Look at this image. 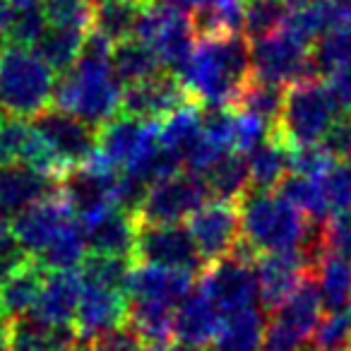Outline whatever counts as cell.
Here are the masks:
<instances>
[{
    "label": "cell",
    "instance_id": "obj_12",
    "mask_svg": "<svg viewBox=\"0 0 351 351\" xmlns=\"http://www.w3.org/2000/svg\"><path fill=\"white\" fill-rule=\"evenodd\" d=\"M135 265L183 269V272H205L200 253L191 239V231L176 226H137Z\"/></svg>",
    "mask_w": 351,
    "mask_h": 351
},
{
    "label": "cell",
    "instance_id": "obj_4",
    "mask_svg": "<svg viewBox=\"0 0 351 351\" xmlns=\"http://www.w3.org/2000/svg\"><path fill=\"white\" fill-rule=\"evenodd\" d=\"M56 70L36 51L0 49V111L15 118H39L56 97Z\"/></svg>",
    "mask_w": 351,
    "mask_h": 351
},
{
    "label": "cell",
    "instance_id": "obj_20",
    "mask_svg": "<svg viewBox=\"0 0 351 351\" xmlns=\"http://www.w3.org/2000/svg\"><path fill=\"white\" fill-rule=\"evenodd\" d=\"M82 287L80 272H49L29 317L51 327L73 325L82 298Z\"/></svg>",
    "mask_w": 351,
    "mask_h": 351
},
{
    "label": "cell",
    "instance_id": "obj_8",
    "mask_svg": "<svg viewBox=\"0 0 351 351\" xmlns=\"http://www.w3.org/2000/svg\"><path fill=\"white\" fill-rule=\"evenodd\" d=\"M253 77L277 87H293L306 80H317V65L311 46H303L287 32L258 39L250 46Z\"/></svg>",
    "mask_w": 351,
    "mask_h": 351
},
{
    "label": "cell",
    "instance_id": "obj_55",
    "mask_svg": "<svg viewBox=\"0 0 351 351\" xmlns=\"http://www.w3.org/2000/svg\"><path fill=\"white\" fill-rule=\"evenodd\" d=\"M349 315H351V298H349Z\"/></svg>",
    "mask_w": 351,
    "mask_h": 351
},
{
    "label": "cell",
    "instance_id": "obj_28",
    "mask_svg": "<svg viewBox=\"0 0 351 351\" xmlns=\"http://www.w3.org/2000/svg\"><path fill=\"white\" fill-rule=\"evenodd\" d=\"M191 25L200 39L241 34L245 27V0H217L210 8L191 12Z\"/></svg>",
    "mask_w": 351,
    "mask_h": 351
},
{
    "label": "cell",
    "instance_id": "obj_16",
    "mask_svg": "<svg viewBox=\"0 0 351 351\" xmlns=\"http://www.w3.org/2000/svg\"><path fill=\"white\" fill-rule=\"evenodd\" d=\"M193 277L195 274L183 269L152 267V265H135L128 279V301L142 306H159L178 311L181 303L191 296Z\"/></svg>",
    "mask_w": 351,
    "mask_h": 351
},
{
    "label": "cell",
    "instance_id": "obj_50",
    "mask_svg": "<svg viewBox=\"0 0 351 351\" xmlns=\"http://www.w3.org/2000/svg\"><path fill=\"white\" fill-rule=\"evenodd\" d=\"M332 29L351 27V0H320Z\"/></svg>",
    "mask_w": 351,
    "mask_h": 351
},
{
    "label": "cell",
    "instance_id": "obj_22",
    "mask_svg": "<svg viewBox=\"0 0 351 351\" xmlns=\"http://www.w3.org/2000/svg\"><path fill=\"white\" fill-rule=\"evenodd\" d=\"M84 234H87L89 253L94 255H116V258H132L135 255L137 241V221L132 215L118 210H108L106 215L87 221Z\"/></svg>",
    "mask_w": 351,
    "mask_h": 351
},
{
    "label": "cell",
    "instance_id": "obj_21",
    "mask_svg": "<svg viewBox=\"0 0 351 351\" xmlns=\"http://www.w3.org/2000/svg\"><path fill=\"white\" fill-rule=\"evenodd\" d=\"M221 317L217 306L197 289L195 293L181 303V308L176 311L173 320V337L178 344L188 346L193 351H200L205 346L215 344L217 335H219Z\"/></svg>",
    "mask_w": 351,
    "mask_h": 351
},
{
    "label": "cell",
    "instance_id": "obj_6",
    "mask_svg": "<svg viewBox=\"0 0 351 351\" xmlns=\"http://www.w3.org/2000/svg\"><path fill=\"white\" fill-rule=\"evenodd\" d=\"M255 263H258V253L243 241H239L229 258L207 265L200 277V291L215 303L219 313L234 315V313L248 311L260 296L258 269L253 267Z\"/></svg>",
    "mask_w": 351,
    "mask_h": 351
},
{
    "label": "cell",
    "instance_id": "obj_5",
    "mask_svg": "<svg viewBox=\"0 0 351 351\" xmlns=\"http://www.w3.org/2000/svg\"><path fill=\"white\" fill-rule=\"evenodd\" d=\"M341 111L344 108L339 106L330 84L320 80H306L287 89L282 116L272 128V135L289 149L317 145Z\"/></svg>",
    "mask_w": 351,
    "mask_h": 351
},
{
    "label": "cell",
    "instance_id": "obj_13",
    "mask_svg": "<svg viewBox=\"0 0 351 351\" xmlns=\"http://www.w3.org/2000/svg\"><path fill=\"white\" fill-rule=\"evenodd\" d=\"M75 219L68 202L60 197V193L46 197V200L32 205L29 210L12 217L10 229L15 245L25 258L39 260L51 248L56 239L68 229Z\"/></svg>",
    "mask_w": 351,
    "mask_h": 351
},
{
    "label": "cell",
    "instance_id": "obj_19",
    "mask_svg": "<svg viewBox=\"0 0 351 351\" xmlns=\"http://www.w3.org/2000/svg\"><path fill=\"white\" fill-rule=\"evenodd\" d=\"M60 183L27 164L0 169V210L5 215H20L32 205L58 193Z\"/></svg>",
    "mask_w": 351,
    "mask_h": 351
},
{
    "label": "cell",
    "instance_id": "obj_42",
    "mask_svg": "<svg viewBox=\"0 0 351 351\" xmlns=\"http://www.w3.org/2000/svg\"><path fill=\"white\" fill-rule=\"evenodd\" d=\"M49 29V22L41 8H32V10H20L15 12L10 25V34L8 41L10 46H22V49H36V44L41 41V36Z\"/></svg>",
    "mask_w": 351,
    "mask_h": 351
},
{
    "label": "cell",
    "instance_id": "obj_46",
    "mask_svg": "<svg viewBox=\"0 0 351 351\" xmlns=\"http://www.w3.org/2000/svg\"><path fill=\"white\" fill-rule=\"evenodd\" d=\"M332 212H351V164H337L322 178Z\"/></svg>",
    "mask_w": 351,
    "mask_h": 351
},
{
    "label": "cell",
    "instance_id": "obj_52",
    "mask_svg": "<svg viewBox=\"0 0 351 351\" xmlns=\"http://www.w3.org/2000/svg\"><path fill=\"white\" fill-rule=\"evenodd\" d=\"M22 258H25V255H22ZM22 258H0V287H3V282L8 279L10 269L15 267V265L20 263Z\"/></svg>",
    "mask_w": 351,
    "mask_h": 351
},
{
    "label": "cell",
    "instance_id": "obj_23",
    "mask_svg": "<svg viewBox=\"0 0 351 351\" xmlns=\"http://www.w3.org/2000/svg\"><path fill=\"white\" fill-rule=\"evenodd\" d=\"M320 311H322L320 287H317L315 277L311 272L301 282V287L289 296V301L277 313H272V320H277L279 325H284L296 337H301L303 341H308L317 330Z\"/></svg>",
    "mask_w": 351,
    "mask_h": 351
},
{
    "label": "cell",
    "instance_id": "obj_1",
    "mask_svg": "<svg viewBox=\"0 0 351 351\" xmlns=\"http://www.w3.org/2000/svg\"><path fill=\"white\" fill-rule=\"evenodd\" d=\"M113 44L97 32L87 36L80 60L56 82L53 104L94 128L106 125L121 111L123 89L111 65Z\"/></svg>",
    "mask_w": 351,
    "mask_h": 351
},
{
    "label": "cell",
    "instance_id": "obj_17",
    "mask_svg": "<svg viewBox=\"0 0 351 351\" xmlns=\"http://www.w3.org/2000/svg\"><path fill=\"white\" fill-rule=\"evenodd\" d=\"M311 272H313V263L306 250L260 255L258 284H260V301H263L265 311L277 313Z\"/></svg>",
    "mask_w": 351,
    "mask_h": 351
},
{
    "label": "cell",
    "instance_id": "obj_30",
    "mask_svg": "<svg viewBox=\"0 0 351 351\" xmlns=\"http://www.w3.org/2000/svg\"><path fill=\"white\" fill-rule=\"evenodd\" d=\"M320 296L330 311H341L351 298V260L332 253H320L313 267Z\"/></svg>",
    "mask_w": 351,
    "mask_h": 351
},
{
    "label": "cell",
    "instance_id": "obj_3",
    "mask_svg": "<svg viewBox=\"0 0 351 351\" xmlns=\"http://www.w3.org/2000/svg\"><path fill=\"white\" fill-rule=\"evenodd\" d=\"M181 80L195 104L231 108L241 89L253 80L248 36L236 34L200 39L186 70L181 73Z\"/></svg>",
    "mask_w": 351,
    "mask_h": 351
},
{
    "label": "cell",
    "instance_id": "obj_15",
    "mask_svg": "<svg viewBox=\"0 0 351 351\" xmlns=\"http://www.w3.org/2000/svg\"><path fill=\"white\" fill-rule=\"evenodd\" d=\"M128 311H130L128 293L116 291V289L97 287V284H84L73 325L77 330L82 344H89V341L99 339L106 332L125 327Z\"/></svg>",
    "mask_w": 351,
    "mask_h": 351
},
{
    "label": "cell",
    "instance_id": "obj_2",
    "mask_svg": "<svg viewBox=\"0 0 351 351\" xmlns=\"http://www.w3.org/2000/svg\"><path fill=\"white\" fill-rule=\"evenodd\" d=\"M241 241L260 255L306 250L315 263L320 255V224L303 217L282 195L248 191L239 202Z\"/></svg>",
    "mask_w": 351,
    "mask_h": 351
},
{
    "label": "cell",
    "instance_id": "obj_35",
    "mask_svg": "<svg viewBox=\"0 0 351 351\" xmlns=\"http://www.w3.org/2000/svg\"><path fill=\"white\" fill-rule=\"evenodd\" d=\"M87 36H89L87 32L56 29V27H49L34 51L56 70V73H68V70L80 60V56H82Z\"/></svg>",
    "mask_w": 351,
    "mask_h": 351
},
{
    "label": "cell",
    "instance_id": "obj_10",
    "mask_svg": "<svg viewBox=\"0 0 351 351\" xmlns=\"http://www.w3.org/2000/svg\"><path fill=\"white\" fill-rule=\"evenodd\" d=\"M34 128L65 173L87 164L99 147V128L58 108H49L34 118Z\"/></svg>",
    "mask_w": 351,
    "mask_h": 351
},
{
    "label": "cell",
    "instance_id": "obj_41",
    "mask_svg": "<svg viewBox=\"0 0 351 351\" xmlns=\"http://www.w3.org/2000/svg\"><path fill=\"white\" fill-rule=\"evenodd\" d=\"M313 351H351L349 311H330L325 317H320L313 335Z\"/></svg>",
    "mask_w": 351,
    "mask_h": 351
},
{
    "label": "cell",
    "instance_id": "obj_7",
    "mask_svg": "<svg viewBox=\"0 0 351 351\" xmlns=\"http://www.w3.org/2000/svg\"><path fill=\"white\" fill-rule=\"evenodd\" d=\"M207 183L202 176L183 171L166 181L154 183L147 191L140 210L135 215L137 226H176L191 219L207 202Z\"/></svg>",
    "mask_w": 351,
    "mask_h": 351
},
{
    "label": "cell",
    "instance_id": "obj_31",
    "mask_svg": "<svg viewBox=\"0 0 351 351\" xmlns=\"http://www.w3.org/2000/svg\"><path fill=\"white\" fill-rule=\"evenodd\" d=\"M205 183L207 191L215 195V200L241 202V197L250 191L248 161L243 159L241 152H229L207 171Z\"/></svg>",
    "mask_w": 351,
    "mask_h": 351
},
{
    "label": "cell",
    "instance_id": "obj_18",
    "mask_svg": "<svg viewBox=\"0 0 351 351\" xmlns=\"http://www.w3.org/2000/svg\"><path fill=\"white\" fill-rule=\"evenodd\" d=\"M46 274L49 269H44L32 258H22L10 269L8 279L0 287V322L3 325H12L32 315L41 289H44Z\"/></svg>",
    "mask_w": 351,
    "mask_h": 351
},
{
    "label": "cell",
    "instance_id": "obj_24",
    "mask_svg": "<svg viewBox=\"0 0 351 351\" xmlns=\"http://www.w3.org/2000/svg\"><path fill=\"white\" fill-rule=\"evenodd\" d=\"M147 0H97L94 3V32L108 41L121 44L135 36Z\"/></svg>",
    "mask_w": 351,
    "mask_h": 351
},
{
    "label": "cell",
    "instance_id": "obj_40",
    "mask_svg": "<svg viewBox=\"0 0 351 351\" xmlns=\"http://www.w3.org/2000/svg\"><path fill=\"white\" fill-rule=\"evenodd\" d=\"M313 58H315L317 73L332 75L344 63L351 60V27L332 29L313 46Z\"/></svg>",
    "mask_w": 351,
    "mask_h": 351
},
{
    "label": "cell",
    "instance_id": "obj_29",
    "mask_svg": "<svg viewBox=\"0 0 351 351\" xmlns=\"http://www.w3.org/2000/svg\"><path fill=\"white\" fill-rule=\"evenodd\" d=\"M202 142V106L200 104H188L181 111H176L161 123V145L176 156H181L183 166L186 159L193 154Z\"/></svg>",
    "mask_w": 351,
    "mask_h": 351
},
{
    "label": "cell",
    "instance_id": "obj_47",
    "mask_svg": "<svg viewBox=\"0 0 351 351\" xmlns=\"http://www.w3.org/2000/svg\"><path fill=\"white\" fill-rule=\"evenodd\" d=\"M272 128L245 113H236V152H253L269 137Z\"/></svg>",
    "mask_w": 351,
    "mask_h": 351
},
{
    "label": "cell",
    "instance_id": "obj_32",
    "mask_svg": "<svg viewBox=\"0 0 351 351\" xmlns=\"http://www.w3.org/2000/svg\"><path fill=\"white\" fill-rule=\"evenodd\" d=\"M284 97H287V89L277 87V84L263 82V80L253 77L243 89H241L239 99L234 101L236 113H245V116H253L258 121H263L265 125L274 128L282 116Z\"/></svg>",
    "mask_w": 351,
    "mask_h": 351
},
{
    "label": "cell",
    "instance_id": "obj_26",
    "mask_svg": "<svg viewBox=\"0 0 351 351\" xmlns=\"http://www.w3.org/2000/svg\"><path fill=\"white\" fill-rule=\"evenodd\" d=\"M111 65L118 82L128 84V87L164 73V65H161L159 56L154 53V49L149 44H145V41H140L137 36L113 46Z\"/></svg>",
    "mask_w": 351,
    "mask_h": 351
},
{
    "label": "cell",
    "instance_id": "obj_38",
    "mask_svg": "<svg viewBox=\"0 0 351 351\" xmlns=\"http://www.w3.org/2000/svg\"><path fill=\"white\" fill-rule=\"evenodd\" d=\"M32 137H34V125H29L25 118L0 111V169L25 164Z\"/></svg>",
    "mask_w": 351,
    "mask_h": 351
},
{
    "label": "cell",
    "instance_id": "obj_11",
    "mask_svg": "<svg viewBox=\"0 0 351 351\" xmlns=\"http://www.w3.org/2000/svg\"><path fill=\"white\" fill-rule=\"evenodd\" d=\"M188 231H191V239L195 243L205 267L229 258L241 241L239 202H224V200L205 202L191 217Z\"/></svg>",
    "mask_w": 351,
    "mask_h": 351
},
{
    "label": "cell",
    "instance_id": "obj_39",
    "mask_svg": "<svg viewBox=\"0 0 351 351\" xmlns=\"http://www.w3.org/2000/svg\"><path fill=\"white\" fill-rule=\"evenodd\" d=\"M41 10L56 29L87 32L94 25V0H44Z\"/></svg>",
    "mask_w": 351,
    "mask_h": 351
},
{
    "label": "cell",
    "instance_id": "obj_54",
    "mask_svg": "<svg viewBox=\"0 0 351 351\" xmlns=\"http://www.w3.org/2000/svg\"><path fill=\"white\" fill-rule=\"evenodd\" d=\"M147 351H193V349L178 344V341H171V344H166V346H152V349H147Z\"/></svg>",
    "mask_w": 351,
    "mask_h": 351
},
{
    "label": "cell",
    "instance_id": "obj_14",
    "mask_svg": "<svg viewBox=\"0 0 351 351\" xmlns=\"http://www.w3.org/2000/svg\"><path fill=\"white\" fill-rule=\"evenodd\" d=\"M159 123H142L135 118L116 116L106 125L99 128V154L113 164L118 171L140 161L161 142Z\"/></svg>",
    "mask_w": 351,
    "mask_h": 351
},
{
    "label": "cell",
    "instance_id": "obj_43",
    "mask_svg": "<svg viewBox=\"0 0 351 351\" xmlns=\"http://www.w3.org/2000/svg\"><path fill=\"white\" fill-rule=\"evenodd\" d=\"M320 250L351 260V212H335L322 221Z\"/></svg>",
    "mask_w": 351,
    "mask_h": 351
},
{
    "label": "cell",
    "instance_id": "obj_45",
    "mask_svg": "<svg viewBox=\"0 0 351 351\" xmlns=\"http://www.w3.org/2000/svg\"><path fill=\"white\" fill-rule=\"evenodd\" d=\"M320 147L337 164H351V111H341L337 116L320 140Z\"/></svg>",
    "mask_w": 351,
    "mask_h": 351
},
{
    "label": "cell",
    "instance_id": "obj_44",
    "mask_svg": "<svg viewBox=\"0 0 351 351\" xmlns=\"http://www.w3.org/2000/svg\"><path fill=\"white\" fill-rule=\"evenodd\" d=\"M335 166H337V161L332 159V156L327 154L320 145H311V147H298V149H291L289 173L322 181V178H325Z\"/></svg>",
    "mask_w": 351,
    "mask_h": 351
},
{
    "label": "cell",
    "instance_id": "obj_25",
    "mask_svg": "<svg viewBox=\"0 0 351 351\" xmlns=\"http://www.w3.org/2000/svg\"><path fill=\"white\" fill-rule=\"evenodd\" d=\"M291 149L269 132V137L248 154V173L253 191L272 193L289 176Z\"/></svg>",
    "mask_w": 351,
    "mask_h": 351
},
{
    "label": "cell",
    "instance_id": "obj_57",
    "mask_svg": "<svg viewBox=\"0 0 351 351\" xmlns=\"http://www.w3.org/2000/svg\"><path fill=\"white\" fill-rule=\"evenodd\" d=\"M94 3H97V0H94Z\"/></svg>",
    "mask_w": 351,
    "mask_h": 351
},
{
    "label": "cell",
    "instance_id": "obj_56",
    "mask_svg": "<svg viewBox=\"0 0 351 351\" xmlns=\"http://www.w3.org/2000/svg\"><path fill=\"white\" fill-rule=\"evenodd\" d=\"M289 3H291V0H289Z\"/></svg>",
    "mask_w": 351,
    "mask_h": 351
},
{
    "label": "cell",
    "instance_id": "obj_53",
    "mask_svg": "<svg viewBox=\"0 0 351 351\" xmlns=\"http://www.w3.org/2000/svg\"><path fill=\"white\" fill-rule=\"evenodd\" d=\"M8 3H10V8L15 12L32 10V8H41V5H44V0H8Z\"/></svg>",
    "mask_w": 351,
    "mask_h": 351
},
{
    "label": "cell",
    "instance_id": "obj_9",
    "mask_svg": "<svg viewBox=\"0 0 351 351\" xmlns=\"http://www.w3.org/2000/svg\"><path fill=\"white\" fill-rule=\"evenodd\" d=\"M188 104H195L183 84L181 75L164 73L154 75V77L145 80V82L130 84L123 89L121 99V116L135 118L142 123H159L173 116L176 111H181Z\"/></svg>",
    "mask_w": 351,
    "mask_h": 351
},
{
    "label": "cell",
    "instance_id": "obj_37",
    "mask_svg": "<svg viewBox=\"0 0 351 351\" xmlns=\"http://www.w3.org/2000/svg\"><path fill=\"white\" fill-rule=\"evenodd\" d=\"M289 15V0H245V36L265 39L277 34Z\"/></svg>",
    "mask_w": 351,
    "mask_h": 351
},
{
    "label": "cell",
    "instance_id": "obj_33",
    "mask_svg": "<svg viewBox=\"0 0 351 351\" xmlns=\"http://www.w3.org/2000/svg\"><path fill=\"white\" fill-rule=\"evenodd\" d=\"M87 255L89 245L84 226L80 221H73L36 263L44 269H49V272H75L87 260Z\"/></svg>",
    "mask_w": 351,
    "mask_h": 351
},
{
    "label": "cell",
    "instance_id": "obj_36",
    "mask_svg": "<svg viewBox=\"0 0 351 351\" xmlns=\"http://www.w3.org/2000/svg\"><path fill=\"white\" fill-rule=\"evenodd\" d=\"M135 267L132 258H116V255H94L89 253L87 260L82 263V282L97 284V287L116 289L125 293L128 279Z\"/></svg>",
    "mask_w": 351,
    "mask_h": 351
},
{
    "label": "cell",
    "instance_id": "obj_27",
    "mask_svg": "<svg viewBox=\"0 0 351 351\" xmlns=\"http://www.w3.org/2000/svg\"><path fill=\"white\" fill-rule=\"evenodd\" d=\"M265 320L258 308L234 313L221 320L219 335H217L212 349L215 351H263L265 339Z\"/></svg>",
    "mask_w": 351,
    "mask_h": 351
},
{
    "label": "cell",
    "instance_id": "obj_34",
    "mask_svg": "<svg viewBox=\"0 0 351 351\" xmlns=\"http://www.w3.org/2000/svg\"><path fill=\"white\" fill-rule=\"evenodd\" d=\"M279 195L296 207L301 215H306L311 221H325L330 217V202L322 181L315 178H303V176L289 173L279 186Z\"/></svg>",
    "mask_w": 351,
    "mask_h": 351
},
{
    "label": "cell",
    "instance_id": "obj_48",
    "mask_svg": "<svg viewBox=\"0 0 351 351\" xmlns=\"http://www.w3.org/2000/svg\"><path fill=\"white\" fill-rule=\"evenodd\" d=\"M87 346L92 351H147L145 341H142L128 325L106 332V335H101L99 339L89 341Z\"/></svg>",
    "mask_w": 351,
    "mask_h": 351
},
{
    "label": "cell",
    "instance_id": "obj_51",
    "mask_svg": "<svg viewBox=\"0 0 351 351\" xmlns=\"http://www.w3.org/2000/svg\"><path fill=\"white\" fill-rule=\"evenodd\" d=\"M176 3H178L181 10L197 12V10H202V8H210L212 3H217V0H176Z\"/></svg>",
    "mask_w": 351,
    "mask_h": 351
},
{
    "label": "cell",
    "instance_id": "obj_49",
    "mask_svg": "<svg viewBox=\"0 0 351 351\" xmlns=\"http://www.w3.org/2000/svg\"><path fill=\"white\" fill-rule=\"evenodd\" d=\"M330 89L344 111H351V60L330 75Z\"/></svg>",
    "mask_w": 351,
    "mask_h": 351
}]
</instances>
